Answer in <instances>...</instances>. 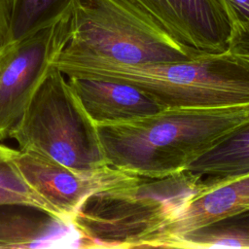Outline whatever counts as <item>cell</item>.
<instances>
[{"label":"cell","instance_id":"1","mask_svg":"<svg viewBox=\"0 0 249 249\" xmlns=\"http://www.w3.org/2000/svg\"><path fill=\"white\" fill-rule=\"evenodd\" d=\"M248 120L249 105H239L164 108L95 125L108 165L133 175L164 177L185 171Z\"/></svg>","mask_w":249,"mask_h":249},{"label":"cell","instance_id":"2","mask_svg":"<svg viewBox=\"0 0 249 249\" xmlns=\"http://www.w3.org/2000/svg\"><path fill=\"white\" fill-rule=\"evenodd\" d=\"M66 42L54 65L64 74L95 62L154 64L202 55L123 0H74L59 18Z\"/></svg>","mask_w":249,"mask_h":249},{"label":"cell","instance_id":"3","mask_svg":"<svg viewBox=\"0 0 249 249\" xmlns=\"http://www.w3.org/2000/svg\"><path fill=\"white\" fill-rule=\"evenodd\" d=\"M205 190L204 180L187 170L164 177L131 175L89 196L71 220L92 248H142Z\"/></svg>","mask_w":249,"mask_h":249},{"label":"cell","instance_id":"4","mask_svg":"<svg viewBox=\"0 0 249 249\" xmlns=\"http://www.w3.org/2000/svg\"><path fill=\"white\" fill-rule=\"evenodd\" d=\"M65 76L129 85L163 108L249 105V65L229 51L177 62H95L76 68Z\"/></svg>","mask_w":249,"mask_h":249},{"label":"cell","instance_id":"5","mask_svg":"<svg viewBox=\"0 0 249 249\" xmlns=\"http://www.w3.org/2000/svg\"><path fill=\"white\" fill-rule=\"evenodd\" d=\"M53 64L32 95L9 138L18 150L31 151L76 170L105 165L96 125Z\"/></svg>","mask_w":249,"mask_h":249},{"label":"cell","instance_id":"6","mask_svg":"<svg viewBox=\"0 0 249 249\" xmlns=\"http://www.w3.org/2000/svg\"><path fill=\"white\" fill-rule=\"evenodd\" d=\"M66 42L58 19L0 53V141L9 138Z\"/></svg>","mask_w":249,"mask_h":249},{"label":"cell","instance_id":"7","mask_svg":"<svg viewBox=\"0 0 249 249\" xmlns=\"http://www.w3.org/2000/svg\"><path fill=\"white\" fill-rule=\"evenodd\" d=\"M11 160L31 189L68 220L89 196L133 175L110 165L76 170L31 151L14 149Z\"/></svg>","mask_w":249,"mask_h":249},{"label":"cell","instance_id":"8","mask_svg":"<svg viewBox=\"0 0 249 249\" xmlns=\"http://www.w3.org/2000/svg\"><path fill=\"white\" fill-rule=\"evenodd\" d=\"M183 46L203 54L229 51L230 18L218 0H123Z\"/></svg>","mask_w":249,"mask_h":249},{"label":"cell","instance_id":"9","mask_svg":"<svg viewBox=\"0 0 249 249\" xmlns=\"http://www.w3.org/2000/svg\"><path fill=\"white\" fill-rule=\"evenodd\" d=\"M0 248H92L72 220L24 204H0Z\"/></svg>","mask_w":249,"mask_h":249},{"label":"cell","instance_id":"10","mask_svg":"<svg viewBox=\"0 0 249 249\" xmlns=\"http://www.w3.org/2000/svg\"><path fill=\"white\" fill-rule=\"evenodd\" d=\"M249 209V173L197 194L180 212L151 235L143 247H164L172 238L230 214Z\"/></svg>","mask_w":249,"mask_h":249},{"label":"cell","instance_id":"11","mask_svg":"<svg viewBox=\"0 0 249 249\" xmlns=\"http://www.w3.org/2000/svg\"><path fill=\"white\" fill-rule=\"evenodd\" d=\"M68 83L95 124L128 121L164 109L139 89L95 78H68Z\"/></svg>","mask_w":249,"mask_h":249},{"label":"cell","instance_id":"12","mask_svg":"<svg viewBox=\"0 0 249 249\" xmlns=\"http://www.w3.org/2000/svg\"><path fill=\"white\" fill-rule=\"evenodd\" d=\"M201 177L206 190L249 173V120L233 129L187 168Z\"/></svg>","mask_w":249,"mask_h":249},{"label":"cell","instance_id":"13","mask_svg":"<svg viewBox=\"0 0 249 249\" xmlns=\"http://www.w3.org/2000/svg\"><path fill=\"white\" fill-rule=\"evenodd\" d=\"M170 248H249V209L230 214L170 239Z\"/></svg>","mask_w":249,"mask_h":249},{"label":"cell","instance_id":"14","mask_svg":"<svg viewBox=\"0 0 249 249\" xmlns=\"http://www.w3.org/2000/svg\"><path fill=\"white\" fill-rule=\"evenodd\" d=\"M74 0H13L11 42L21 40L57 21Z\"/></svg>","mask_w":249,"mask_h":249},{"label":"cell","instance_id":"15","mask_svg":"<svg viewBox=\"0 0 249 249\" xmlns=\"http://www.w3.org/2000/svg\"><path fill=\"white\" fill-rule=\"evenodd\" d=\"M13 151L7 155H0V204L34 206L61 218L22 178L11 160Z\"/></svg>","mask_w":249,"mask_h":249},{"label":"cell","instance_id":"16","mask_svg":"<svg viewBox=\"0 0 249 249\" xmlns=\"http://www.w3.org/2000/svg\"><path fill=\"white\" fill-rule=\"evenodd\" d=\"M218 1L223 6L230 18L232 27V34L249 26V0Z\"/></svg>","mask_w":249,"mask_h":249},{"label":"cell","instance_id":"17","mask_svg":"<svg viewBox=\"0 0 249 249\" xmlns=\"http://www.w3.org/2000/svg\"><path fill=\"white\" fill-rule=\"evenodd\" d=\"M229 52L233 56L249 65V26L232 34Z\"/></svg>","mask_w":249,"mask_h":249},{"label":"cell","instance_id":"18","mask_svg":"<svg viewBox=\"0 0 249 249\" xmlns=\"http://www.w3.org/2000/svg\"><path fill=\"white\" fill-rule=\"evenodd\" d=\"M13 0H0V53L11 42Z\"/></svg>","mask_w":249,"mask_h":249},{"label":"cell","instance_id":"19","mask_svg":"<svg viewBox=\"0 0 249 249\" xmlns=\"http://www.w3.org/2000/svg\"><path fill=\"white\" fill-rule=\"evenodd\" d=\"M12 151H13L12 148H9L5 145L0 144V155H7V154H10Z\"/></svg>","mask_w":249,"mask_h":249}]
</instances>
